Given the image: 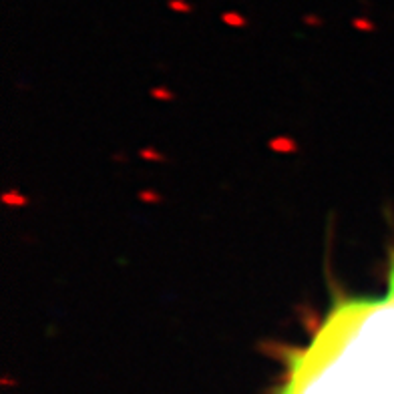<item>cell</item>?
Instances as JSON below:
<instances>
[{
    "label": "cell",
    "instance_id": "obj_1",
    "mask_svg": "<svg viewBox=\"0 0 394 394\" xmlns=\"http://www.w3.org/2000/svg\"><path fill=\"white\" fill-rule=\"evenodd\" d=\"M388 294H386V298H384V302L390 306V310L394 312V257H392V264H390V274H388Z\"/></svg>",
    "mask_w": 394,
    "mask_h": 394
}]
</instances>
